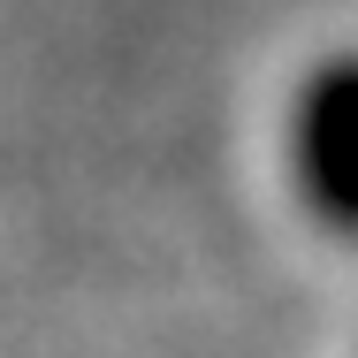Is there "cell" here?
<instances>
[{"label": "cell", "mask_w": 358, "mask_h": 358, "mask_svg": "<svg viewBox=\"0 0 358 358\" xmlns=\"http://www.w3.org/2000/svg\"><path fill=\"white\" fill-rule=\"evenodd\" d=\"M289 183L305 214L358 244V54H336L297 84L289 107Z\"/></svg>", "instance_id": "cell-1"}]
</instances>
